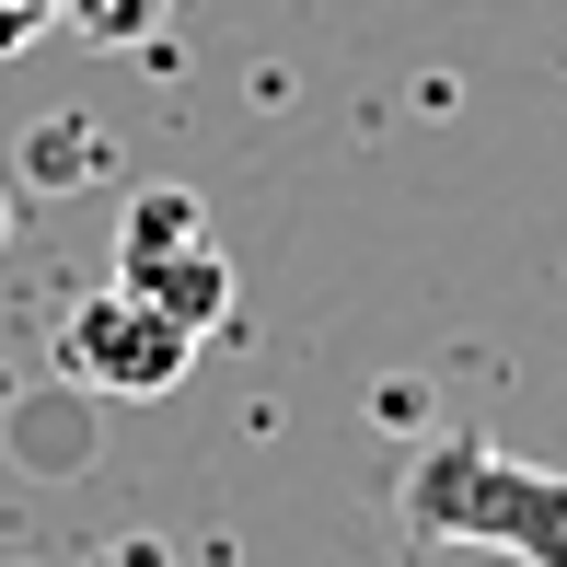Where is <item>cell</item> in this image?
Returning <instances> with one entry per match:
<instances>
[{"mask_svg": "<svg viewBox=\"0 0 567 567\" xmlns=\"http://www.w3.org/2000/svg\"><path fill=\"white\" fill-rule=\"evenodd\" d=\"M47 23H59V0H0V59H23Z\"/></svg>", "mask_w": 567, "mask_h": 567, "instance_id": "4", "label": "cell"}, {"mask_svg": "<svg viewBox=\"0 0 567 567\" xmlns=\"http://www.w3.org/2000/svg\"><path fill=\"white\" fill-rule=\"evenodd\" d=\"M174 0H59V23H82L93 47H151Z\"/></svg>", "mask_w": 567, "mask_h": 567, "instance_id": "3", "label": "cell"}, {"mask_svg": "<svg viewBox=\"0 0 567 567\" xmlns=\"http://www.w3.org/2000/svg\"><path fill=\"white\" fill-rule=\"evenodd\" d=\"M116 278H127L140 301H163L197 348H209L220 313H231V255H220V231H209V209H197L186 186H140V197H127Z\"/></svg>", "mask_w": 567, "mask_h": 567, "instance_id": "1", "label": "cell"}, {"mask_svg": "<svg viewBox=\"0 0 567 567\" xmlns=\"http://www.w3.org/2000/svg\"><path fill=\"white\" fill-rule=\"evenodd\" d=\"M59 371L82 382V394H105V405H163L174 382L197 371V337L116 278V290H93V301L59 313Z\"/></svg>", "mask_w": 567, "mask_h": 567, "instance_id": "2", "label": "cell"}, {"mask_svg": "<svg viewBox=\"0 0 567 567\" xmlns=\"http://www.w3.org/2000/svg\"><path fill=\"white\" fill-rule=\"evenodd\" d=\"M0 244H12V197H0Z\"/></svg>", "mask_w": 567, "mask_h": 567, "instance_id": "5", "label": "cell"}]
</instances>
